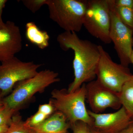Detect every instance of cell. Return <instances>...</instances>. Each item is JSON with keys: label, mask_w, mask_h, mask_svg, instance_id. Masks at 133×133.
I'll list each match as a JSON object with an SVG mask.
<instances>
[{"label": "cell", "mask_w": 133, "mask_h": 133, "mask_svg": "<svg viewBox=\"0 0 133 133\" xmlns=\"http://www.w3.org/2000/svg\"><path fill=\"white\" fill-rule=\"evenodd\" d=\"M57 41L63 50L71 49L74 52V79L69 84L68 92H74L85 83L93 81L100 56L98 45L79 38L75 32L69 31L59 34Z\"/></svg>", "instance_id": "1"}, {"label": "cell", "mask_w": 133, "mask_h": 133, "mask_svg": "<svg viewBox=\"0 0 133 133\" xmlns=\"http://www.w3.org/2000/svg\"><path fill=\"white\" fill-rule=\"evenodd\" d=\"M59 81L58 72L47 69L38 72L32 77L17 83L12 92L4 98L3 104L18 112L36 94L42 92L51 85Z\"/></svg>", "instance_id": "2"}, {"label": "cell", "mask_w": 133, "mask_h": 133, "mask_svg": "<svg viewBox=\"0 0 133 133\" xmlns=\"http://www.w3.org/2000/svg\"><path fill=\"white\" fill-rule=\"evenodd\" d=\"M49 102L55 108V111L63 114L70 125L81 121L91 127L92 119L86 107V84L72 92L67 89H55L51 93Z\"/></svg>", "instance_id": "3"}, {"label": "cell", "mask_w": 133, "mask_h": 133, "mask_svg": "<svg viewBox=\"0 0 133 133\" xmlns=\"http://www.w3.org/2000/svg\"><path fill=\"white\" fill-rule=\"evenodd\" d=\"M87 0H48L50 19L64 31L79 32L83 26Z\"/></svg>", "instance_id": "4"}, {"label": "cell", "mask_w": 133, "mask_h": 133, "mask_svg": "<svg viewBox=\"0 0 133 133\" xmlns=\"http://www.w3.org/2000/svg\"><path fill=\"white\" fill-rule=\"evenodd\" d=\"M110 0H87L83 22L84 26L94 37L106 44L111 43Z\"/></svg>", "instance_id": "5"}, {"label": "cell", "mask_w": 133, "mask_h": 133, "mask_svg": "<svg viewBox=\"0 0 133 133\" xmlns=\"http://www.w3.org/2000/svg\"><path fill=\"white\" fill-rule=\"evenodd\" d=\"M99 61L96 72L97 81L115 92H120L124 84L133 77L128 67L112 60L102 45H98Z\"/></svg>", "instance_id": "6"}, {"label": "cell", "mask_w": 133, "mask_h": 133, "mask_svg": "<svg viewBox=\"0 0 133 133\" xmlns=\"http://www.w3.org/2000/svg\"><path fill=\"white\" fill-rule=\"evenodd\" d=\"M42 64L24 62L16 57L0 64V90L4 97L10 93L19 82L37 74Z\"/></svg>", "instance_id": "7"}, {"label": "cell", "mask_w": 133, "mask_h": 133, "mask_svg": "<svg viewBox=\"0 0 133 133\" xmlns=\"http://www.w3.org/2000/svg\"><path fill=\"white\" fill-rule=\"evenodd\" d=\"M111 4V25L109 37L114 45L121 64L128 67L131 63L130 57L133 49V29L122 21L114 8V0Z\"/></svg>", "instance_id": "8"}, {"label": "cell", "mask_w": 133, "mask_h": 133, "mask_svg": "<svg viewBox=\"0 0 133 133\" xmlns=\"http://www.w3.org/2000/svg\"><path fill=\"white\" fill-rule=\"evenodd\" d=\"M86 99L91 111L96 113L108 108L119 109L121 107L119 94L106 88L96 80L86 85Z\"/></svg>", "instance_id": "9"}, {"label": "cell", "mask_w": 133, "mask_h": 133, "mask_svg": "<svg viewBox=\"0 0 133 133\" xmlns=\"http://www.w3.org/2000/svg\"><path fill=\"white\" fill-rule=\"evenodd\" d=\"M88 112L92 119L91 128L101 133H118L133 122L123 107L110 113H96L91 110Z\"/></svg>", "instance_id": "10"}, {"label": "cell", "mask_w": 133, "mask_h": 133, "mask_svg": "<svg viewBox=\"0 0 133 133\" xmlns=\"http://www.w3.org/2000/svg\"><path fill=\"white\" fill-rule=\"evenodd\" d=\"M22 39L19 26L8 21L0 29V62L12 58L21 51Z\"/></svg>", "instance_id": "11"}, {"label": "cell", "mask_w": 133, "mask_h": 133, "mask_svg": "<svg viewBox=\"0 0 133 133\" xmlns=\"http://www.w3.org/2000/svg\"><path fill=\"white\" fill-rule=\"evenodd\" d=\"M71 125L62 112L56 111L42 124L32 128L37 133H64Z\"/></svg>", "instance_id": "12"}, {"label": "cell", "mask_w": 133, "mask_h": 133, "mask_svg": "<svg viewBox=\"0 0 133 133\" xmlns=\"http://www.w3.org/2000/svg\"><path fill=\"white\" fill-rule=\"evenodd\" d=\"M25 35L28 41L39 49H44L49 46L50 36L48 32L40 29L34 22L26 23Z\"/></svg>", "instance_id": "13"}, {"label": "cell", "mask_w": 133, "mask_h": 133, "mask_svg": "<svg viewBox=\"0 0 133 133\" xmlns=\"http://www.w3.org/2000/svg\"><path fill=\"white\" fill-rule=\"evenodd\" d=\"M121 105L125 108L131 118L133 119V75L132 78L126 82L119 93Z\"/></svg>", "instance_id": "14"}, {"label": "cell", "mask_w": 133, "mask_h": 133, "mask_svg": "<svg viewBox=\"0 0 133 133\" xmlns=\"http://www.w3.org/2000/svg\"><path fill=\"white\" fill-rule=\"evenodd\" d=\"M6 133H35V132L26 125L17 112L12 117Z\"/></svg>", "instance_id": "15"}, {"label": "cell", "mask_w": 133, "mask_h": 133, "mask_svg": "<svg viewBox=\"0 0 133 133\" xmlns=\"http://www.w3.org/2000/svg\"><path fill=\"white\" fill-rule=\"evenodd\" d=\"M114 8L122 21L133 29V9L116 6L114 5Z\"/></svg>", "instance_id": "16"}, {"label": "cell", "mask_w": 133, "mask_h": 133, "mask_svg": "<svg viewBox=\"0 0 133 133\" xmlns=\"http://www.w3.org/2000/svg\"><path fill=\"white\" fill-rule=\"evenodd\" d=\"M17 112L10 109L3 103L0 105V125H9L13 116Z\"/></svg>", "instance_id": "17"}, {"label": "cell", "mask_w": 133, "mask_h": 133, "mask_svg": "<svg viewBox=\"0 0 133 133\" xmlns=\"http://www.w3.org/2000/svg\"><path fill=\"white\" fill-rule=\"evenodd\" d=\"M48 117L37 111L35 114L28 118L24 122L28 127L33 128L42 124Z\"/></svg>", "instance_id": "18"}, {"label": "cell", "mask_w": 133, "mask_h": 133, "mask_svg": "<svg viewBox=\"0 0 133 133\" xmlns=\"http://www.w3.org/2000/svg\"><path fill=\"white\" fill-rule=\"evenodd\" d=\"M21 1L26 8L35 14L43 6L46 5L48 0H22Z\"/></svg>", "instance_id": "19"}, {"label": "cell", "mask_w": 133, "mask_h": 133, "mask_svg": "<svg viewBox=\"0 0 133 133\" xmlns=\"http://www.w3.org/2000/svg\"><path fill=\"white\" fill-rule=\"evenodd\" d=\"M72 133H90V127L87 124L81 121L71 125Z\"/></svg>", "instance_id": "20"}, {"label": "cell", "mask_w": 133, "mask_h": 133, "mask_svg": "<svg viewBox=\"0 0 133 133\" xmlns=\"http://www.w3.org/2000/svg\"><path fill=\"white\" fill-rule=\"evenodd\" d=\"M37 111L41 112L48 117L56 111L53 105L49 102L48 104L40 105L38 107Z\"/></svg>", "instance_id": "21"}, {"label": "cell", "mask_w": 133, "mask_h": 133, "mask_svg": "<svg viewBox=\"0 0 133 133\" xmlns=\"http://www.w3.org/2000/svg\"><path fill=\"white\" fill-rule=\"evenodd\" d=\"M116 6L133 9V0H114Z\"/></svg>", "instance_id": "22"}, {"label": "cell", "mask_w": 133, "mask_h": 133, "mask_svg": "<svg viewBox=\"0 0 133 133\" xmlns=\"http://www.w3.org/2000/svg\"><path fill=\"white\" fill-rule=\"evenodd\" d=\"M7 1L6 0H0V29H2L5 25V23L3 21L2 15L3 8Z\"/></svg>", "instance_id": "23"}, {"label": "cell", "mask_w": 133, "mask_h": 133, "mask_svg": "<svg viewBox=\"0 0 133 133\" xmlns=\"http://www.w3.org/2000/svg\"><path fill=\"white\" fill-rule=\"evenodd\" d=\"M118 133H133V122L127 128Z\"/></svg>", "instance_id": "24"}, {"label": "cell", "mask_w": 133, "mask_h": 133, "mask_svg": "<svg viewBox=\"0 0 133 133\" xmlns=\"http://www.w3.org/2000/svg\"><path fill=\"white\" fill-rule=\"evenodd\" d=\"M9 125H0V133H6L8 129Z\"/></svg>", "instance_id": "25"}, {"label": "cell", "mask_w": 133, "mask_h": 133, "mask_svg": "<svg viewBox=\"0 0 133 133\" xmlns=\"http://www.w3.org/2000/svg\"><path fill=\"white\" fill-rule=\"evenodd\" d=\"M4 98L2 94L1 91L0 90V105L3 104V99Z\"/></svg>", "instance_id": "26"}, {"label": "cell", "mask_w": 133, "mask_h": 133, "mask_svg": "<svg viewBox=\"0 0 133 133\" xmlns=\"http://www.w3.org/2000/svg\"><path fill=\"white\" fill-rule=\"evenodd\" d=\"M132 45L133 48V37L132 39ZM130 61L131 62V63L133 65V49L132 51V52H131V55L130 57Z\"/></svg>", "instance_id": "27"}, {"label": "cell", "mask_w": 133, "mask_h": 133, "mask_svg": "<svg viewBox=\"0 0 133 133\" xmlns=\"http://www.w3.org/2000/svg\"><path fill=\"white\" fill-rule=\"evenodd\" d=\"M90 133H101L98 131H96L94 129L90 127Z\"/></svg>", "instance_id": "28"}, {"label": "cell", "mask_w": 133, "mask_h": 133, "mask_svg": "<svg viewBox=\"0 0 133 133\" xmlns=\"http://www.w3.org/2000/svg\"><path fill=\"white\" fill-rule=\"evenodd\" d=\"M64 133H69L68 132H66Z\"/></svg>", "instance_id": "29"}, {"label": "cell", "mask_w": 133, "mask_h": 133, "mask_svg": "<svg viewBox=\"0 0 133 133\" xmlns=\"http://www.w3.org/2000/svg\"><path fill=\"white\" fill-rule=\"evenodd\" d=\"M34 132H35V131H34ZM35 133H36L35 132Z\"/></svg>", "instance_id": "30"}]
</instances>
